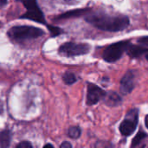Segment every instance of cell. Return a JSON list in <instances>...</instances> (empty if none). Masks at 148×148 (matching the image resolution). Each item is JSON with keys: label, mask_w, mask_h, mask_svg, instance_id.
<instances>
[{"label": "cell", "mask_w": 148, "mask_h": 148, "mask_svg": "<svg viewBox=\"0 0 148 148\" xmlns=\"http://www.w3.org/2000/svg\"><path fill=\"white\" fill-rule=\"evenodd\" d=\"M62 80L64 82L65 84L67 85H72L74 83L76 82L77 81V78L75 76V75L72 72H65L62 75Z\"/></svg>", "instance_id": "4fadbf2b"}, {"label": "cell", "mask_w": 148, "mask_h": 148, "mask_svg": "<svg viewBox=\"0 0 148 148\" xmlns=\"http://www.w3.org/2000/svg\"><path fill=\"white\" fill-rule=\"evenodd\" d=\"M18 1H20L24 5V7L27 9V10L38 8L36 0H18Z\"/></svg>", "instance_id": "9a60e30c"}, {"label": "cell", "mask_w": 148, "mask_h": 148, "mask_svg": "<svg viewBox=\"0 0 148 148\" xmlns=\"http://www.w3.org/2000/svg\"><path fill=\"white\" fill-rule=\"evenodd\" d=\"M89 12L85 15L86 22L100 30L114 33L121 32L130 25V19L125 15H111L103 11Z\"/></svg>", "instance_id": "6da1fadb"}, {"label": "cell", "mask_w": 148, "mask_h": 148, "mask_svg": "<svg viewBox=\"0 0 148 148\" xmlns=\"http://www.w3.org/2000/svg\"><path fill=\"white\" fill-rule=\"evenodd\" d=\"M137 42L141 45L148 46V36H141L137 39Z\"/></svg>", "instance_id": "e0dca14e"}, {"label": "cell", "mask_w": 148, "mask_h": 148, "mask_svg": "<svg viewBox=\"0 0 148 148\" xmlns=\"http://www.w3.org/2000/svg\"><path fill=\"white\" fill-rule=\"evenodd\" d=\"M3 101L0 99V114H3Z\"/></svg>", "instance_id": "ffe728a7"}, {"label": "cell", "mask_w": 148, "mask_h": 148, "mask_svg": "<svg viewBox=\"0 0 148 148\" xmlns=\"http://www.w3.org/2000/svg\"><path fill=\"white\" fill-rule=\"evenodd\" d=\"M7 3V0H0V7L4 6Z\"/></svg>", "instance_id": "44dd1931"}, {"label": "cell", "mask_w": 148, "mask_h": 148, "mask_svg": "<svg viewBox=\"0 0 148 148\" xmlns=\"http://www.w3.org/2000/svg\"><path fill=\"white\" fill-rule=\"evenodd\" d=\"M107 94V91L97 86L96 84L88 82L87 87V100L86 103L88 106L96 105L98 102L102 101Z\"/></svg>", "instance_id": "52a82bcc"}, {"label": "cell", "mask_w": 148, "mask_h": 148, "mask_svg": "<svg viewBox=\"0 0 148 148\" xmlns=\"http://www.w3.org/2000/svg\"><path fill=\"white\" fill-rule=\"evenodd\" d=\"M108 107L110 108H116L121 105L122 103V97L114 91H108L107 92L104 99L102 100Z\"/></svg>", "instance_id": "ba28073f"}, {"label": "cell", "mask_w": 148, "mask_h": 148, "mask_svg": "<svg viewBox=\"0 0 148 148\" xmlns=\"http://www.w3.org/2000/svg\"><path fill=\"white\" fill-rule=\"evenodd\" d=\"M21 18L29 19V20L36 21V22H38L41 23H45V18H44L43 13L41 11V10L39 8L27 10L23 15H22Z\"/></svg>", "instance_id": "9c48e42d"}, {"label": "cell", "mask_w": 148, "mask_h": 148, "mask_svg": "<svg viewBox=\"0 0 148 148\" xmlns=\"http://www.w3.org/2000/svg\"><path fill=\"white\" fill-rule=\"evenodd\" d=\"M16 147L18 148H31L32 145L29 142V141H22L21 143H19Z\"/></svg>", "instance_id": "ac0fdd59"}, {"label": "cell", "mask_w": 148, "mask_h": 148, "mask_svg": "<svg viewBox=\"0 0 148 148\" xmlns=\"http://www.w3.org/2000/svg\"><path fill=\"white\" fill-rule=\"evenodd\" d=\"M131 40L119 41L107 46L102 52V59L108 63H114L121 59L125 53H127L129 46L131 45Z\"/></svg>", "instance_id": "7a4b0ae2"}, {"label": "cell", "mask_w": 148, "mask_h": 148, "mask_svg": "<svg viewBox=\"0 0 148 148\" xmlns=\"http://www.w3.org/2000/svg\"><path fill=\"white\" fill-rule=\"evenodd\" d=\"M137 73L136 71L130 69L127 70L121 77L120 82V91L123 95L131 94L136 86Z\"/></svg>", "instance_id": "8992f818"}, {"label": "cell", "mask_w": 148, "mask_h": 148, "mask_svg": "<svg viewBox=\"0 0 148 148\" xmlns=\"http://www.w3.org/2000/svg\"><path fill=\"white\" fill-rule=\"evenodd\" d=\"M147 137V134L145 131H143L142 129H140V130L137 133V134L135 135V137L133 139L130 147H137L140 146L141 143H142Z\"/></svg>", "instance_id": "8fae6325"}, {"label": "cell", "mask_w": 148, "mask_h": 148, "mask_svg": "<svg viewBox=\"0 0 148 148\" xmlns=\"http://www.w3.org/2000/svg\"><path fill=\"white\" fill-rule=\"evenodd\" d=\"M91 49V46L88 43H77V42H65L59 48V53L67 57H74L78 56H83L88 54Z\"/></svg>", "instance_id": "5b68a950"}, {"label": "cell", "mask_w": 148, "mask_h": 148, "mask_svg": "<svg viewBox=\"0 0 148 148\" xmlns=\"http://www.w3.org/2000/svg\"><path fill=\"white\" fill-rule=\"evenodd\" d=\"M140 109L137 108H131L126 114L125 118L119 126V131L124 137L131 136L136 130L139 124Z\"/></svg>", "instance_id": "277c9868"}, {"label": "cell", "mask_w": 148, "mask_h": 148, "mask_svg": "<svg viewBox=\"0 0 148 148\" xmlns=\"http://www.w3.org/2000/svg\"><path fill=\"white\" fill-rule=\"evenodd\" d=\"M89 11H90V9H77V10L62 13L60 16H58L56 19H69V18H73V17H79L82 16H85Z\"/></svg>", "instance_id": "30bf717a"}, {"label": "cell", "mask_w": 148, "mask_h": 148, "mask_svg": "<svg viewBox=\"0 0 148 148\" xmlns=\"http://www.w3.org/2000/svg\"><path fill=\"white\" fill-rule=\"evenodd\" d=\"M44 35V32L40 28L33 26H14L8 31L9 37L16 42H21L29 39L40 37Z\"/></svg>", "instance_id": "3957f363"}, {"label": "cell", "mask_w": 148, "mask_h": 148, "mask_svg": "<svg viewBox=\"0 0 148 148\" xmlns=\"http://www.w3.org/2000/svg\"><path fill=\"white\" fill-rule=\"evenodd\" d=\"M48 29H49V30L50 31L51 36H56L60 35V34L62 32V30L61 29H59V28H57V27H56V26L48 25Z\"/></svg>", "instance_id": "2e32d148"}, {"label": "cell", "mask_w": 148, "mask_h": 148, "mask_svg": "<svg viewBox=\"0 0 148 148\" xmlns=\"http://www.w3.org/2000/svg\"><path fill=\"white\" fill-rule=\"evenodd\" d=\"M145 58H146V60L148 62V53H146V55H145Z\"/></svg>", "instance_id": "cb8c5ba5"}, {"label": "cell", "mask_w": 148, "mask_h": 148, "mask_svg": "<svg viewBox=\"0 0 148 148\" xmlns=\"http://www.w3.org/2000/svg\"><path fill=\"white\" fill-rule=\"evenodd\" d=\"M60 147L62 148H71L72 147V145L69 143V142H68V141H64L61 146H60Z\"/></svg>", "instance_id": "d6986e66"}, {"label": "cell", "mask_w": 148, "mask_h": 148, "mask_svg": "<svg viewBox=\"0 0 148 148\" xmlns=\"http://www.w3.org/2000/svg\"><path fill=\"white\" fill-rule=\"evenodd\" d=\"M145 126H146V127L148 129V114L145 117Z\"/></svg>", "instance_id": "7402d4cb"}, {"label": "cell", "mask_w": 148, "mask_h": 148, "mask_svg": "<svg viewBox=\"0 0 148 148\" xmlns=\"http://www.w3.org/2000/svg\"><path fill=\"white\" fill-rule=\"evenodd\" d=\"M82 134V129L79 127H71L68 130V136L71 139L76 140L80 138Z\"/></svg>", "instance_id": "5bb4252c"}, {"label": "cell", "mask_w": 148, "mask_h": 148, "mask_svg": "<svg viewBox=\"0 0 148 148\" xmlns=\"http://www.w3.org/2000/svg\"><path fill=\"white\" fill-rule=\"evenodd\" d=\"M11 141V133L10 130H3L0 132V147H8Z\"/></svg>", "instance_id": "7c38bea8"}, {"label": "cell", "mask_w": 148, "mask_h": 148, "mask_svg": "<svg viewBox=\"0 0 148 148\" xmlns=\"http://www.w3.org/2000/svg\"><path fill=\"white\" fill-rule=\"evenodd\" d=\"M44 147H53V146H52V145H50V144H47V145H45V146H44Z\"/></svg>", "instance_id": "603a6c76"}]
</instances>
